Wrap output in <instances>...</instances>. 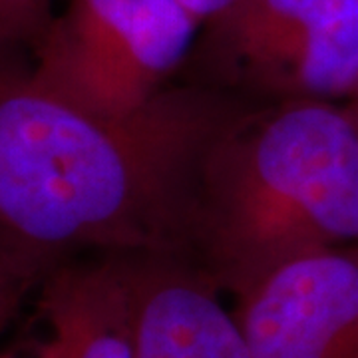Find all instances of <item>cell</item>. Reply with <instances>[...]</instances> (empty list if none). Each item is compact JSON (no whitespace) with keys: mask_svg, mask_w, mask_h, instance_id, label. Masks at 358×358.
Instances as JSON below:
<instances>
[{"mask_svg":"<svg viewBox=\"0 0 358 358\" xmlns=\"http://www.w3.org/2000/svg\"><path fill=\"white\" fill-rule=\"evenodd\" d=\"M0 48V251L26 282L78 251L193 259L207 157L251 110L223 90L169 86L102 115Z\"/></svg>","mask_w":358,"mask_h":358,"instance_id":"1","label":"cell"},{"mask_svg":"<svg viewBox=\"0 0 358 358\" xmlns=\"http://www.w3.org/2000/svg\"><path fill=\"white\" fill-rule=\"evenodd\" d=\"M358 245V124L336 102L247 110L207 157L193 261L241 293L294 257Z\"/></svg>","mask_w":358,"mask_h":358,"instance_id":"2","label":"cell"},{"mask_svg":"<svg viewBox=\"0 0 358 358\" xmlns=\"http://www.w3.org/2000/svg\"><path fill=\"white\" fill-rule=\"evenodd\" d=\"M199 30L178 0H68L32 50V72L96 114H131L169 88Z\"/></svg>","mask_w":358,"mask_h":358,"instance_id":"3","label":"cell"},{"mask_svg":"<svg viewBox=\"0 0 358 358\" xmlns=\"http://www.w3.org/2000/svg\"><path fill=\"white\" fill-rule=\"evenodd\" d=\"M201 30L192 58L247 94L346 102L358 86V0H237Z\"/></svg>","mask_w":358,"mask_h":358,"instance_id":"4","label":"cell"},{"mask_svg":"<svg viewBox=\"0 0 358 358\" xmlns=\"http://www.w3.org/2000/svg\"><path fill=\"white\" fill-rule=\"evenodd\" d=\"M233 299L251 358H358V245L294 257Z\"/></svg>","mask_w":358,"mask_h":358,"instance_id":"5","label":"cell"},{"mask_svg":"<svg viewBox=\"0 0 358 358\" xmlns=\"http://www.w3.org/2000/svg\"><path fill=\"white\" fill-rule=\"evenodd\" d=\"M134 358H251L221 289L189 257L126 255Z\"/></svg>","mask_w":358,"mask_h":358,"instance_id":"6","label":"cell"},{"mask_svg":"<svg viewBox=\"0 0 358 358\" xmlns=\"http://www.w3.org/2000/svg\"><path fill=\"white\" fill-rule=\"evenodd\" d=\"M38 310L48 334L34 345V358H134L136 317L126 255L54 267L42 279Z\"/></svg>","mask_w":358,"mask_h":358,"instance_id":"7","label":"cell"},{"mask_svg":"<svg viewBox=\"0 0 358 358\" xmlns=\"http://www.w3.org/2000/svg\"><path fill=\"white\" fill-rule=\"evenodd\" d=\"M54 16L52 0H0V48L32 52Z\"/></svg>","mask_w":358,"mask_h":358,"instance_id":"8","label":"cell"},{"mask_svg":"<svg viewBox=\"0 0 358 358\" xmlns=\"http://www.w3.org/2000/svg\"><path fill=\"white\" fill-rule=\"evenodd\" d=\"M28 282L13 267V263L0 251V333L16 313L18 299Z\"/></svg>","mask_w":358,"mask_h":358,"instance_id":"9","label":"cell"},{"mask_svg":"<svg viewBox=\"0 0 358 358\" xmlns=\"http://www.w3.org/2000/svg\"><path fill=\"white\" fill-rule=\"evenodd\" d=\"M178 2L192 14L201 28L211 24L237 4V0H178Z\"/></svg>","mask_w":358,"mask_h":358,"instance_id":"10","label":"cell"},{"mask_svg":"<svg viewBox=\"0 0 358 358\" xmlns=\"http://www.w3.org/2000/svg\"><path fill=\"white\" fill-rule=\"evenodd\" d=\"M345 108L348 110V114L352 115V120L358 124V86L355 88V92L350 94V98L345 102Z\"/></svg>","mask_w":358,"mask_h":358,"instance_id":"11","label":"cell"},{"mask_svg":"<svg viewBox=\"0 0 358 358\" xmlns=\"http://www.w3.org/2000/svg\"><path fill=\"white\" fill-rule=\"evenodd\" d=\"M0 358H4V355H0Z\"/></svg>","mask_w":358,"mask_h":358,"instance_id":"12","label":"cell"}]
</instances>
